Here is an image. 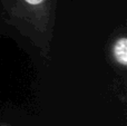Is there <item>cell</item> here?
I'll return each mask as SVG.
<instances>
[{
    "label": "cell",
    "instance_id": "obj_1",
    "mask_svg": "<svg viewBox=\"0 0 127 126\" xmlns=\"http://www.w3.org/2000/svg\"><path fill=\"white\" fill-rule=\"evenodd\" d=\"M114 55L117 62L122 65L127 64V39L121 38L114 47Z\"/></svg>",
    "mask_w": 127,
    "mask_h": 126
},
{
    "label": "cell",
    "instance_id": "obj_2",
    "mask_svg": "<svg viewBox=\"0 0 127 126\" xmlns=\"http://www.w3.org/2000/svg\"><path fill=\"white\" fill-rule=\"evenodd\" d=\"M26 1L30 4H38V3H40L42 0H26Z\"/></svg>",
    "mask_w": 127,
    "mask_h": 126
}]
</instances>
